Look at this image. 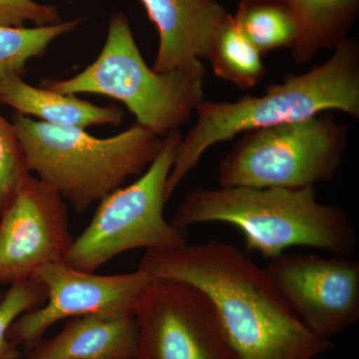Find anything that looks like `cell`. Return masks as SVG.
<instances>
[{
    "label": "cell",
    "instance_id": "obj_1",
    "mask_svg": "<svg viewBox=\"0 0 359 359\" xmlns=\"http://www.w3.org/2000/svg\"><path fill=\"white\" fill-rule=\"evenodd\" d=\"M138 269L201 290L240 359H316L334 347L302 323L266 269L231 243L145 250Z\"/></svg>",
    "mask_w": 359,
    "mask_h": 359
},
{
    "label": "cell",
    "instance_id": "obj_2",
    "mask_svg": "<svg viewBox=\"0 0 359 359\" xmlns=\"http://www.w3.org/2000/svg\"><path fill=\"white\" fill-rule=\"evenodd\" d=\"M328 111L359 118V44L355 39L347 37L327 61L302 74L287 75L282 83L269 85L262 95L226 102L202 101L196 109V124L180 143L167 180V201L217 144L250 130L302 121Z\"/></svg>",
    "mask_w": 359,
    "mask_h": 359
},
{
    "label": "cell",
    "instance_id": "obj_3",
    "mask_svg": "<svg viewBox=\"0 0 359 359\" xmlns=\"http://www.w3.org/2000/svg\"><path fill=\"white\" fill-rule=\"evenodd\" d=\"M171 222L185 231L196 224H230L242 233L248 250L269 259L294 247L348 257L358 247L347 212L321 203L316 188H196L180 203Z\"/></svg>",
    "mask_w": 359,
    "mask_h": 359
},
{
    "label": "cell",
    "instance_id": "obj_4",
    "mask_svg": "<svg viewBox=\"0 0 359 359\" xmlns=\"http://www.w3.org/2000/svg\"><path fill=\"white\" fill-rule=\"evenodd\" d=\"M13 125L29 168L77 212H83L141 176L164 138L138 123L109 138L84 129L55 126L15 113Z\"/></svg>",
    "mask_w": 359,
    "mask_h": 359
},
{
    "label": "cell",
    "instance_id": "obj_5",
    "mask_svg": "<svg viewBox=\"0 0 359 359\" xmlns=\"http://www.w3.org/2000/svg\"><path fill=\"white\" fill-rule=\"evenodd\" d=\"M205 65L158 73L144 60L123 13L111 15L107 37L96 60L75 76L46 80L60 94H96L120 101L136 122L166 137L190 120L204 101Z\"/></svg>",
    "mask_w": 359,
    "mask_h": 359
},
{
    "label": "cell",
    "instance_id": "obj_6",
    "mask_svg": "<svg viewBox=\"0 0 359 359\" xmlns=\"http://www.w3.org/2000/svg\"><path fill=\"white\" fill-rule=\"evenodd\" d=\"M348 136L334 111L245 132L219 162V187L316 188L337 176Z\"/></svg>",
    "mask_w": 359,
    "mask_h": 359
},
{
    "label": "cell",
    "instance_id": "obj_7",
    "mask_svg": "<svg viewBox=\"0 0 359 359\" xmlns=\"http://www.w3.org/2000/svg\"><path fill=\"white\" fill-rule=\"evenodd\" d=\"M182 138L179 130L168 134L159 154L138 180L99 202L88 226L73 241L65 264L95 273L128 250L173 249L188 243L187 231L167 221L164 212L167 180Z\"/></svg>",
    "mask_w": 359,
    "mask_h": 359
},
{
    "label": "cell",
    "instance_id": "obj_8",
    "mask_svg": "<svg viewBox=\"0 0 359 359\" xmlns=\"http://www.w3.org/2000/svg\"><path fill=\"white\" fill-rule=\"evenodd\" d=\"M133 314V359H240L211 302L189 283L152 278Z\"/></svg>",
    "mask_w": 359,
    "mask_h": 359
},
{
    "label": "cell",
    "instance_id": "obj_9",
    "mask_svg": "<svg viewBox=\"0 0 359 359\" xmlns=\"http://www.w3.org/2000/svg\"><path fill=\"white\" fill-rule=\"evenodd\" d=\"M266 273L302 323L330 339L359 320V263L348 256L285 252Z\"/></svg>",
    "mask_w": 359,
    "mask_h": 359
},
{
    "label": "cell",
    "instance_id": "obj_10",
    "mask_svg": "<svg viewBox=\"0 0 359 359\" xmlns=\"http://www.w3.org/2000/svg\"><path fill=\"white\" fill-rule=\"evenodd\" d=\"M30 278L41 283L47 299L39 308L16 318L8 337L26 353L58 321L89 314H133L139 297L152 278L141 269L117 275H97L65 262L44 264Z\"/></svg>",
    "mask_w": 359,
    "mask_h": 359
},
{
    "label": "cell",
    "instance_id": "obj_11",
    "mask_svg": "<svg viewBox=\"0 0 359 359\" xmlns=\"http://www.w3.org/2000/svg\"><path fill=\"white\" fill-rule=\"evenodd\" d=\"M73 241L66 201L30 175L0 215V285L65 261Z\"/></svg>",
    "mask_w": 359,
    "mask_h": 359
},
{
    "label": "cell",
    "instance_id": "obj_12",
    "mask_svg": "<svg viewBox=\"0 0 359 359\" xmlns=\"http://www.w3.org/2000/svg\"><path fill=\"white\" fill-rule=\"evenodd\" d=\"M159 33L158 73L197 67L230 13L217 0H139Z\"/></svg>",
    "mask_w": 359,
    "mask_h": 359
},
{
    "label": "cell",
    "instance_id": "obj_13",
    "mask_svg": "<svg viewBox=\"0 0 359 359\" xmlns=\"http://www.w3.org/2000/svg\"><path fill=\"white\" fill-rule=\"evenodd\" d=\"M136 340L134 314H89L68 320L25 359H133Z\"/></svg>",
    "mask_w": 359,
    "mask_h": 359
},
{
    "label": "cell",
    "instance_id": "obj_14",
    "mask_svg": "<svg viewBox=\"0 0 359 359\" xmlns=\"http://www.w3.org/2000/svg\"><path fill=\"white\" fill-rule=\"evenodd\" d=\"M0 103L11 106L18 114L34 116L47 124L84 130L94 125L119 126L125 116L118 106L94 105L76 95L32 86L21 76L0 80Z\"/></svg>",
    "mask_w": 359,
    "mask_h": 359
},
{
    "label": "cell",
    "instance_id": "obj_15",
    "mask_svg": "<svg viewBox=\"0 0 359 359\" xmlns=\"http://www.w3.org/2000/svg\"><path fill=\"white\" fill-rule=\"evenodd\" d=\"M294 15L297 37L290 49L295 65L311 62L347 39L359 15V0H282Z\"/></svg>",
    "mask_w": 359,
    "mask_h": 359
},
{
    "label": "cell",
    "instance_id": "obj_16",
    "mask_svg": "<svg viewBox=\"0 0 359 359\" xmlns=\"http://www.w3.org/2000/svg\"><path fill=\"white\" fill-rule=\"evenodd\" d=\"M264 56L238 29L233 14L221 28L208 52L215 74L221 79L250 89L259 84L266 74Z\"/></svg>",
    "mask_w": 359,
    "mask_h": 359
},
{
    "label": "cell",
    "instance_id": "obj_17",
    "mask_svg": "<svg viewBox=\"0 0 359 359\" xmlns=\"http://www.w3.org/2000/svg\"><path fill=\"white\" fill-rule=\"evenodd\" d=\"M233 20L238 29L264 56L294 46L297 25L282 0H241Z\"/></svg>",
    "mask_w": 359,
    "mask_h": 359
},
{
    "label": "cell",
    "instance_id": "obj_18",
    "mask_svg": "<svg viewBox=\"0 0 359 359\" xmlns=\"http://www.w3.org/2000/svg\"><path fill=\"white\" fill-rule=\"evenodd\" d=\"M82 22L83 18H78L39 27L0 26V80L22 77L28 61L43 56L54 40L74 32Z\"/></svg>",
    "mask_w": 359,
    "mask_h": 359
},
{
    "label": "cell",
    "instance_id": "obj_19",
    "mask_svg": "<svg viewBox=\"0 0 359 359\" xmlns=\"http://www.w3.org/2000/svg\"><path fill=\"white\" fill-rule=\"evenodd\" d=\"M46 290L34 278L14 283L0 302V359H21L18 346L9 339L8 330L18 316L41 306Z\"/></svg>",
    "mask_w": 359,
    "mask_h": 359
},
{
    "label": "cell",
    "instance_id": "obj_20",
    "mask_svg": "<svg viewBox=\"0 0 359 359\" xmlns=\"http://www.w3.org/2000/svg\"><path fill=\"white\" fill-rule=\"evenodd\" d=\"M30 174L13 123L0 114V215Z\"/></svg>",
    "mask_w": 359,
    "mask_h": 359
},
{
    "label": "cell",
    "instance_id": "obj_21",
    "mask_svg": "<svg viewBox=\"0 0 359 359\" xmlns=\"http://www.w3.org/2000/svg\"><path fill=\"white\" fill-rule=\"evenodd\" d=\"M61 21L58 9L51 4L34 0H0V26L25 27V23L32 22L39 27Z\"/></svg>",
    "mask_w": 359,
    "mask_h": 359
},
{
    "label": "cell",
    "instance_id": "obj_22",
    "mask_svg": "<svg viewBox=\"0 0 359 359\" xmlns=\"http://www.w3.org/2000/svg\"><path fill=\"white\" fill-rule=\"evenodd\" d=\"M2 297H4V294H2L1 290H0V302H1Z\"/></svg>",
    "mask_w": 359,
    "mask_h": 359
}]
</instances>
